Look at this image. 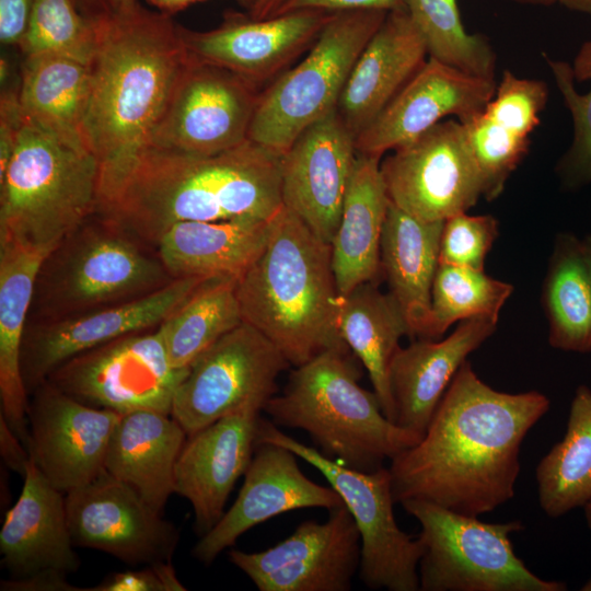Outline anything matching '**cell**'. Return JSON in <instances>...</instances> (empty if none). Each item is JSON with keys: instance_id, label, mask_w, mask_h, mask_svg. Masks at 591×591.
<instances>
[{"instance_id": "obj_50", "label": "cell", "mask_w": 591, "mask_h": 591, "mask_svg": "<svg viewBox=\"0 0 591 591\" xmlns=\"http://www.w3.org/2000/svg\"><path fill=\"white\" fill-rule=\"evenodd\" d=\"M202 0H147L148 3L158 9L161 13L171 15L188 5Z\"/></svg>"}, {"instance_id": "obj_4", "label": "cell", "mask_w": 591, "mask_h": 591, "mask_svg": "<svg viewBox=\"0 0 591 591\" xmlns=\"http://www.w3.org/2000/svg\"><path fill=\"white\" fill-rule=\"evenodd\" d=\"M236 292L243 322L267 337L290 366L348 348L337 327L339 293L331 244L283 205L270 219L266 244L237 280Z\"/></svg>"}, {"instance_id": "obj_20", "label": "cell", "mask_w": 591, "mask_h": 591, "mask_svg": "<svg viewBox=\"0 0 591 591\" xmlns=\"http://www.w3.org/2000/svg\"><path fill=\"white\" fill-rule=\"evenodd\" d=\"M495 79L473 76L428 57L376 118L356 138L359 154L381 158L443 118L464 124L493 99Z\"/></svg>"}, {"instance_id": "obj_29", "label": "cell", "mask_w": 591, "mask_h": 591, "mask_svg": "<svg viewBox=\"0 0 591 591\" xmlns=\"http://www.w3.org/2000/svg\"><path fill=\"white\" fill-rule=\"evenodd\" d=\"M186 439V431L171 414H124L109 440L105 471L162 513L175 493V466Z\"/></svg>"}, {"instance_id": "obj_27", "label": "cell", "mask_w": 591, "mask_h": 591, "mask_svg": "<svg viewBox=\"0 0 591 591\" xmlns=\"http://www.w3.org/2000/svg\"><path fill=\"white\" fill-rule=\"evenodd\" d=\"M496 326L490 318L474 317L461 321L442 340L419 339L399 347L390 367L394 422L422 437L455 373Z\"/></svg>"}, {"instance_id": "obj_36", "label": "cell", "mask_w": 591, "mask_h": 591, "mask_svg": "<svg viewBox=\"0 0 591 591\" xmlns=\"http://www.w3.org/2000/svg\"><path fill=\"white\" fill-rule=\"evenodd\" d=\"M237 279L209 277L160 324L172 366L188 368L223 335L243 322Z\"/></svg>"}, {"instance_id": "obj_47", "label": "cell", "mask_w": 591, "mask_h": 591, "mask_svg": "<svg viewBox=\"0 0 591 591\" xmlns=\"http://www.w3.org/2000/svg\"><path fill=\"white\" fill-rule=\"evenodd\" d=\"M0 453L5 466L24 476L31 460L28 450L1 416Z\"/></svg>"}, {"instance_id": "obj_51", "label": "cell", "mask_w": 591, "mask_h": 591, "mask_svg": "<svg viewBox=\"0 0 591 591\" xmlns=\"http://www.w3.org/2000/svg\"><path fill=\"white\" fill-rule=\"evenodd\" d=\"M565 8L591 18V0H556Z\"/></svg>"}, {"instance_id": "obj_32", "label": "cell", "mask_w": 591, "mask_h": 591, "mask_svg": "<svg viewBox=\"0 0 591 591\" xmlns=\"http://www.w3.org/2000/svg\"><path fill=\"white\" fill-rule=\"evenodd\" d=\"M46 255L0 246V416L27 443L28 394L21 356L34 283Z\"/></svg>"}, {"instance_id": "obj_14", "label": "cell", "mask_w": 591, "mask_h": 591, "mask_svg": "<svg viewBox=\"0 0 591 591\" xmlns=\"http://www.w3.org/2000/svg\"><path fill=\"white\" fill-rule=\"evenodd\" d=\"M262 90L237 74L189 57L150 148L210 155L248 139Z\"/></svg>"}, {"instance_id": "obj_12", "label": "cell", "mask_w": 591, "mask_h": 591, "mask_svg": "<svg viewBox=\"0 0 591 591\" xmlns=\"http://www.w3.org/2000/svg\"><path fill=\"white\" fill-rule=\"evenodd\" d=\"M290 363L259 331L242 322L188 367L171 415L187 436L250 406L264 408Z\"/></svg>"}, {"instance_id": "obj_33", "label": "cell", "mask_w": 591, "mask_h": 591, "mask_svg": "<svg viewBox=\"0 0 591 591\" xmlns=\"http://www.w3.org/2000/svg\"><path fill=\"white\" fill-rule=\"evenodd\" d=\"M337 327L350 351L368 371L383 414L394 422L390 367L402 336L408 335L404 314L376 282H366L337 298Z\"/></svg>"}, {"instance_id": "obj_11", "label": "cell", "mask_w": 591, "mask_h": 591, "mask_svg": "<svg viewBox=\"0 0 591 591\" xmlns=\"http://www.w3.org/2000/svg\"><path fill=\"white\" fill-rule=\"evenodd\" d=\"M187 371L172 366L159 325L79 354L46 381L92 407L121 415L171 414L175 391Z\"/></svg>"}, {"instance_id": "obj_26", "label": "cell", "mask_w": 591, "mask_h": 591, "mask_svg": "<svg viewBox=\"0 0 591 591\" xmlns=\"http://www.w3.org/2000/svg\"><path fill=\"white\" fill-rule=\"evenodd\" d=\"M426 42L406 11L387 13L356 60L336 111L355 138L428 59Z\"/></svg>"}, {"instance_id": "obj_52", "label": "cell", "mask_w": 591, "mask_h": 591, "mask_svg": "<svg viewBox=\"0 0 591 591\" xmlns=\"http://www.w3.org/2000/svg\"><path fill=\"white\" fill-rule=\"evenodd\" d=\"M286 0H263L260 10L254 19H266L274 15Z\"/></svg>"}, {"instance_id": "obj_5", "label": "cell", "mask_w": 591, "mask_h": 591, "mask_svg": "<svg viewBox=\"0 0 591 591\" xmlns=\"http://www.w3.org/2000/svg\"><path fill=\"white\" fill-rule=\"evenodd\" d=\"M348 348L328 349L294 367L283 392L264 405L276 426L304 430L318 451L350 468L372 472L421 436L391 421L374 392L360 386Z\"/></svg>"}, {"instance_id": "obj_40", "label": "cell", "mask_w": 591, "mask_h": 591, "mask_svg": "<svg viewBox=\"0 0 591 591\" xmlns=\"http://www.w3.org/2000/svg\"><path fill=\"white\" fill-rule=\"evenodd\" d=\"M544 58L573 125L572 142L558 172L567 186H580L591 182V39L581 45L572 65Z\"/></svg>"}, {"instance_id": "obj_44", "label": "cell", "mask_w": 591, "mask_h": 591, "mask_svg": "<svg viewBox=\"0 0 591 591\" xmlns=\"http://www.w3.org/2000/svg\"><path fill=\"white\" fill-rule=\"evenodd\" d=\"M301 10H318L332 13L378 10L390 13L406 11V3L405 0H286L274 15Z\"/></svg>"}, {"instance_id": "obj_56", "label": "cell", "mask_w": 591, "mask_h": 591, "mask_svg": "<svg viewBox=\"0 0 591 591\" xmlns=\"http://www.w3.org/2000/svg\"><path fill=\"white\" fill-rule=\"evenodd\" d=\"M583 511H584L587 525L591 530V500L583 506Z\"/></svg>"}, {"instance_id": "obj_18", "label": "cell", "mask_w": 591, "mask_h": 591, "mask_svg": "<svg viewBox=\"0 0 591 591\" xmlns=\"http://www.w3.org/2000/svg\"><path fill=\"white\" fill-rule=\"evenodd\" d=\"M121 414L81 403L48 381L28 398L26 448L46 479L65 495L105 471Z\"/></svg>"}, {"instance_id": "obj_9", "label": "cell", "mask_w": 591, "mask_h": 591, "mask_svg": "<svg viewBox=\"0 0 591 591\" xmlns=\"http://www.w3.org/2000/svg\"><path fill=\"white\" fill-rule=\"evenodd\" d=\"M420 524L421 591H566L561 581L533 573L515 555L510 535L520 521L486 523L425 500L401 503Z\"/></svg>"}, {"instance_id": "obj_21", "label": "cell", "mask_w": 591, "mask_h": 591, "mask_svg": "<svg viewBox=\"0 0 591 591\" xmlns=\"http://www.w3.org/2000/svg\"><path fill=\"white\" fill-rule=\"evenodd\" d=\"M357 157L336 109L308 127L281 155L282 205L331 244Z\"/></svg>"}, {"instance_id": "obj_19", "label": "cell", "mask_w": 591, "mask_h": 591, "mask_svg": "<svg viewBox=\"0 0 591 591\" xmlns=\"http://www.w3.org/2000/svg\"><path fill=\"white\" fill-rule=\"evenodd\" d=\"M333 15L318 10L266 19L230 13L213 30L197 32L178 25V33L192 59L227 69L259 89L305 54Z\"/></svg>"}, {"instance_id": "obj_48", "label": "cell", "mask_w": 591, "mask_h": 591, "mask_svg": "<svg viewBox=\"0 0 591 591\" xmlns=\"http://www.w3.org/2000/svg\"><path fill=\"white\" fill-rule=\"evenodd\" d=\"M68 576L37 575L25 579H5L0 583L2 591H85L68 581Z\"/></svg>"}, {"instance_id": "obj_7", "label": "cell", "mask_w": 591, "mask_h": 591, "mask_svg": "<svg viewBox=\"0 0 591 591\" xmlns=\"http://www.w3.org/2000/svg\"><path fill=\"white\" fill-rule=\"evenodd\" d=\"M173 280L155 246L99 211L44 257L28 321L57 320L123 303Z\"/></svg>"}, {"instance_id": "obj_1", "label": "cell", "mask_w": 591, "mask_h": 591, "mask_svg": "<svg viewBox=\"0 0 591 591\" xmlns=\"http://www.w3.org/2000/svg\"><path fill=\"white\" fill-rule=\"evenodd\" d=\"M543 393H505L465 361L440 399L421 439L391 460L395 503L425 500L478 517L514 496L520 447L548 412Z\"/></svg>"}, {"instance_id": "obj_22", "label": "cell", "mask_w": 591, "mask_h": 591, "mask_svg": "<svg viewBox=\"0 0 591 591\" xmlns=\"http://www.w3.org/2000/svg\"><path fill=\"white\" fill-rule=\"evenodd\" d=\"M296 457L285 447L270 442L256 444L234 503L194 546L192 552L197 560L211 564L246 531L281 513L306 508L329 511L344 505L332 486L308 478Z\"/></svg>"}, {"instance_id": "obj_3", "label": "cell", "mask_w": 591, "mask_h": 591, "mask_svg": "<svg viewBox=\"0 0 591 591\" xmlns=\"http://www.w3.org/2000/svg\"><path fill=\"white\" fill-rule=\"evenodd\" d=\"M281 207V155L247 139L210 155L149 148L100 212L155 246L177 222L268 220Z\"/></svg>"}, {"instance_id": "obj_23", "label": "cell", "mask_w": 591, "mask_h": 591, "mask_svg": "<svg viewBox=\"0 0 591 591\" xmlns=\"http://www.w3.org/2000/svg\"><path fill=\"white\" fill-rule=\"evenodd\" d=\"M262 410L246 407L187 436L175 466V493L190 502L200 536L221 519L252 461Z\"/></svg>"}, {"instance_id": "obj_28", "label": "cell", "mask_w": 591, "mask_h": 591, "mask_svg": "<svg viewBox=\"0 0 591 591\" xmlns=\"http://www.w3.org/2000/svg\"><path fill=\"white\" fill-rule=\"evenodd\" d=\"M443 222L418 219L389 202L381 237V271L412 337L431 339V290L440 263Z\"/></svg>"}, {"instance_id": "obj_41", "label": "cell", "mask_w": 591, "mask_h": 591, "mask_svg": "<svg viewBox=\"0 0 591 591\" xmlns=\"http://www.w3.org/2000/svg\"><path fill=\"white\" fill-rule=\"evenodd\" d=\"M18 48L24 58L54 55L90 65L96 49V32L76 0H34L26 33Z\"/></svg>"}, {"instance_id": "obj_57", "label": "cell", "mask_w": 591, "mask_h": 591, "mask_svg": "<svg viewBox=\"0 0 591 591\" xmlns=\"http://www.w3.org/2000/svg\"><path fill=\"white\" fill-rule=\"evenodd\" d=\"M581 591H591V576L588 581L580 588Z\"/></svg>"}, {"instance_id": "obj_16", "label": "cell", "mask_w": 591, "mask_h": 591, "mask_svg": "<svg viewBox=\"0 0 591 591\" xmlns=\"http://www.w3.org/2000/svg\"><path fill=\"white\" fill-rule=\"evenodd\" d=\"M65 500L74 546L104 552L130 566L172 561L177 528L106 471L66 494Z\"/></svg>"}, {"instance_id": "obj_35", "label": "cell", "mask_w": 591, "mask_h": 591, "mask_svg": "<svg viewBox=\"0 0 591 591\" xmlns=\"http://www.w3.org/2000/svg\"><path fill=\"white\" fill-rule=\"evenodd\" d=\"M538 502L551 518L583 508L591 500V389L579 385L570 404L561 441L535 471Z\"/></svg>"}, {"instance_id": "obj_34", "label": "cell", "mask_w": 591, "mask_h": 591, "mask_svg": "<svg viewBox=\"0 0 591 591\" xmlns=\"http://www.w3.org/2000/svg\"><path fill=\"white\" fill-rule=\"evenodd\" d=\"M89 93V65L54 55L23 59L19 82L23 117L85 147L83 120Z\"/></svg>"}, {"instance_id": "obj_37", "label": "cell", "mask_w": 591, "mask_h": 591, "mask_svg": "<svg viewBox=\"0 0 591 591\" xmlns=\"http://www.w3.org/2000/svg\"><path fill=\"white\" fill-rule=\"evenodd\" d=\"M548 343L565 351H591V276L579 252L578 239L560 234L543 285Z\"/></svg>"}, {"instance_id": "obj_54", "label": "cell", "mask_w": 591, "mask_h": 591, "mask_svg": "<svg viewBox=\"0 0 591 591\" xmlns=\"http://www.w3.org/2000/svg\"><path fill=\"white\" fill-rule=\"evenodd\" d=\"M240 2L241 5H243L248 15L251 18H256L259 10H260V7H262V3H263V0H237Z\"/></svg>"}, {"instance_id": "obj_43", "label": "cell", "mask_w": 591, "mask_h": 591, "mask_svg": "<svg viewBox=\"0 0 591 591\" xmlns=\"http://www.w3.org/2000/svg\"><path fill=\"white\" fill-rule=\"evenodd\" d=\"M172 561L144 565L141 569L114 572L85 591H185Z\"/></svg>"}, {"instance_id": "obj_39", "label": "cell", "mask_w": 591, "mask_h": 591, "mask_svg": "<svg viewBox=\"0 0 591 591\" xmlns=\"http://www.w3.org/2000/svg\"><path fill=\"white\" fill-rule=\"evenodd\" d=\"M513 286L484 270L439 263L431 290V339L454 322L487 317L498 322Z\"/></svg>"}, {"instance_id": "obj_31", "label": "cell", "mask_w": 591, "mask_h": 591, "mask_svg": "<svg viewBox=\"0 0 591 591\" xmlns=\"http://www.w3.org/2000/svg\"><path fill=\"white\" fill-rule=\"evenodd\" d=\"M381 158L357 153L339 223L331 242L339 294L374 281L381 271V237L389 197L380 171Z\"/></svg>"}, {"instance_id": "obj_17", "label": "cell", "mask_w": 591, "mask_h": 591, "mask_svg": "<svg viewBox=\"0 0 591 591\" xmlns=\"http://www.w3.org/2000/svg\"><path fill=\"white\" fill-rule=\"evenodd\" d=\"M205 278H176L140 298L81 314L27 321L21 371L27 394L67 360L121 336L158 327Z\"/></svg>"}, {"instance_id": "obj_2", "label": "cell", "mask_w": 591, "mask_h": 591, "mask_svg": "<svg viewBox=\"0 0 591 591\" xmlns=\"http://www.w3.org/2000/svg\"><path fill=\"white\" fill-rule=\"evenodd\" d=\"M96 49L83 138L100 170V210L117 195L153 135L189 61L171 15L140 4L91 20Z\"/></svg>"}, {"instance_id": "obj_55", "label": "cell", "mask_w": 591, "mask_h": 591, "mask_svg": "<svg viewBox=\"0 0 591 591\" xmlns=\"http://www.w3.org/2000/svg\"><path fill=\"white\" fill-rule=\"evenodd\" d=\"M511 2L523 4V5H534V7H551L556 2V0H509Z\"/></svg>"}, {"instance_id": "obj_15", "label": "cell", "mask_w": 591, "mask_h": 591, "mask_svg": "<svg viewBox=\"0 0 591 591\" xmlns=\"http://www.w3.org/2000/svg\"><path fill=\"white\" fill-rule=\"evenodd\" d=\"M228 556L259 591H348L360 567L361 537L344 503L325 522L305 521L273 547Z\"/></svg>"}, {"instance_id": "obj_45", "label": "cell", "mask_w": 591, "mask_h": 591, "mask_svg": "<svg viewBox=\"0 0 591 591\" xmlns=\"http://www.w3.org/2000/svg\"><path fill=\"white\" fill-rule=\"evenodd\" d=\"M22 123L19 85L14 89L2 90L0 101V173L7 169L11 160Z\"/></svg>"}, {"instance_id": "obj_38", "label": "cell", "mask_w": 591, "mask_h": 591, "mask_svg": "<svg viewBox=\"0 0 591 591\" xmlns=\"http://www.w3.org/2000/svg\"><path fill=\"white\" fill-rule=\"evenodd\" d=\"M429 57L473 76L495 79L497 56L487 37L468 33L456 0H405Z\"/></svg>"}, {"instance_id": "obj_24", "label": "cell", "mask_w": 591, "mask_h": 591, "mask_svg": "<svg viewBox=\"0 0 591 591\" xmlns=\"http://www.w3.org/2000/svg\"><path fill=\"white\" fill-rule=\"evenodd\" d=\"M0 554L11 579L45 573L68 576L80 567L68 525L65 494L46 479L32 460L23 476L21 494L5 513Z\"/></svg>"}, {"instance_id": "obj_46", "label": "cell", "mask_w": 591, "mask_h": 591, "mask_svg": "<svg viewBox=\"0 0 591 591\" xmlns=\"http://www.w3.org/2000/svg\"><path fill=\"white\" fill-rule=\"evenodd\" d=\"M34 0H0V42L19 47L30 21Z\"/></svg>"}, {"instance_id": "obj_6", "label": "cell", "mask_w": 591, "mask_h": 591, "mask_svg": "<svg viewBox=\"0 0 591 591\" xmlns=\"http://www.w3.org/2000/svg\"><path fill=\"white\" fill-rule=\"evenodd\" d=\"M100 210V170L91 151L23 117L0 173V246L49 254Z\"/></svg>"}, {"instance_id": "obj_13", "label": "cell", "mask_w": 591, "mask_h": 591, "mask_svg": "<svg viewBox=\"0 0 591 591\" xmlns=\"http://www.w3.org/2000/svg\"><path fill=\"white\" fill-rule=\"evenodd\" d=\"M380 164L389 200L425 221L466 212L483 182L462 123L442 120L392 151Z\"/></svg>"}, {"instance_id": "obj_30", "label": "cell", "mask_w": 591, "mask_h": 591, "mask_svg": "<svg viewBox=\"0 0 591 591\" xmlns=\"http://www.w3.org/2000/svg\"><path fill=\"white\" fill-rule=\"evenodd\" d=\"M270 219L177 222L161 235L155 248L174 279L231 277L239 280L265 246Z\"/></svg>"}, {"instance_id": "obj_10", "label": "cell", "mask_w": 591, "mask_h": 591, "mask_svg": "<svg viewBox=\"0 0 591 591\" xmlns=\"http://www.w3.org/2000/svg\"><path fill=\"white\" fill-rule=\"evenodd\" d=\"M285 447L314 466L338 493L352 515L361 537L360 578L366 587L390 591L419 590L418 564L424 552L419 537L399 529L389 467L362 472L345 466L317 449L308 447L259 418L256 444Z\"/></svg>"}, {"instance_id": "obj_8", "label": "cell", "mask_w": 591, "mask_h": 591, "mask_svg": "<svg viewBox=\"0 0 591 591\" xmlns=\"http://www.w3.org/2000/svg\"><path fill=\"white\" fill-rule=\"evenodd\" d=\"M387 12H336L303 59L260 91L248 139L282 155L308 127L336 109L360 53Z\"/></svg>"}, {"instance_id": "obj_49", "label": "cell", "mask_w": 591, "mask_h": 591, "mask_svg": "<svg viewBox=\"0 0 591 591\" xmlns=\"http://www.w3.org/2000/svg\"><path fill=\"white\" fill-rule=\"evenodd\" d=\"M76 2L89 20L120 15L139 5L137 0H76Z\"/></svg>"}, {"instance_id": "obj_42", "label": "cell", "mask_w": 591, "mask_h": 591, "mask_svg": "<svg viewBox=\"0 0 591 591\" xmlns=\"http://www.w3.org/2000/svg\"><path fill=\"white\" fill-rule=\"evenodd\" d=\"M499 233L498 221L489 215L461 212L443 222L439 262L484 270L485 258Z\"/></svg>"}, {"instance_id": "obj_53", "label": "cell", "mask_w": 591, "mask_h": 591, "mask_svg": "<svg viewBox=\"0 0 591 591\" xmlns=\"http://www.w3.org/2000/svg\"><path fill=\"white\" fill-rule=\"evenodd\" d=\"M578 246L582 260L591 276V236L578 240Z\"/></svg>"}, {"instance_id": "obj_25", "label": "cell", "mask_w": 591, "mask_h": 591, "mask_svg": "<svg viewBox=\"0 0 591 591\" xmlns=\"http://www.w3.org/2000/svg\"><path fill=\"white\" fill-rule=\"evenodd\" d=\"M548 99L544 81L505 70L488 104L463 124L483 182V197L497 198L523 161L530 136Z\"/></svg>"}]
</instances>
